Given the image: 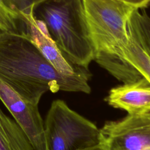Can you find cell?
Wrapping results in <instances>:
<instances>
[{
  "instance_id": "obj_1",
  "label": "cell",
  "mask_w": 150,
  "mask_h": 150,
  "mask_svg": "<svg viewBox=\"0 0 150 150\" xmlns=\"http://www.w3.org/2000/svg\"><path fill=\"white\" fill-rule=\"evenodd\" d=\"M91 76L88 68L77 66L73 74H61L34 46L26 33H0V79L28 101L38 105L48 91L90 94Z\"/></svg>"
},
{
  "instance_id": "obj_2",
  "label": "cell",
  "mask_w": 150,
  "mask_h": 150,
  "mask_svg": "<svg viewBox=\"0 0 150 150\" xmlns=\"http://www.w3.org/2000/svg\"><path fill=\"white\" fill-rule=\"evenodd\" d=\"M43 21L66 60L74 66L88 68L94 60L83 9V0H43Z\"/></svg>"
},
{
  "instance_id": "obj_3",
  "label": "cell",
  "mask_w": 150,
  "mask_h": 150,
  "mask_svg": "<svg viewBox=\"0 0 150 150\" xmlns=\"http://www.w3.org/2000/svg\"><path fill=\"white\" fill-rule=\"evenodd\" d=\"M84 17L97 54H114L127 42V21L137 9L121 0H83Z\"/></svg>"
},
{
  "instance_id": "obj_4",
  "label": "cell",
  "mask_w": 150,
  "mask_h": 150,
  "mask_svg": "<svg viewBox=\"0 0 150 150\" xmlns=\"http://www.w3.org/2000/svg\"><path fill=\"white\" fill-rule=\"evenodd\" d=\"M46 150H81L100 143V129L62 100H54L44 121Z\"/></svg>"
},
{
  "instance_id": "obj_5",
  "label": "cell",
  "mask_w": 150,
  "mask_h": 150,
  "mask_svg": "<svg viewBox=\"0 0 150 150\" xmlns=\"http://www.w3.org/2000/svg\"><path fill=\"white\" fill-rule=\"evenodd\" d=\"M99 129L106 150H150V111L107 121Z\"/></svg>"
},
{
  "instance_id": "obj_6",
  "label": "cell",
  "mask_w": 150,
  "mask_h": 150,
  "mask_svg": "<svg viewBox=\"0 0 150 150\" xmlns=\"http://www.w3.org/2000/svg\"><path fill=\"white\" fill-rule=\"evenodd\" d=\"M0 100L23 131L34 150H46L44 121L38 105L23 99L1 79Z\"/></svg>"
},
{
  "instance_id": "obj_7",
  "label": "cell",
  "mask_w": 150,
  "mask_h": 150,
  "mask_svg": "<svg viewBox=\"0 0 150 150\" xmlns=\"http://www.w3.org/2000/svg\"><path fill=\"white\" fill-rule=\"evenodd\" d=\"M33 11L22 16L26 27V33L30 40L45 58L60 73L71 75L74 72V66L64 57L49 32L46 23L35 18Z\"/></svg>"
},
{
  "instance_id": "obj_8",
  "label": "cell",
  "mask_w": 150,
  "mask_h": 150,
  "mask_svg": "<svg viewBox=\"0 0 150 150\" xmlns=\"http://www.w3.org/2000/svg\"><path fill=\"white\" fill-rule=\"evenodd\" d=\"M108 105L129 114L150 111V82L145 78L112 88L105 98Z\"/></svg>"
},
{
  "instance_id": "obj_9",
  "label": "cell",
  "mask_w": 150,
  "mask_h": 150,
  "mask_svg": "<svg viewBox=\"0 0 150 150\" xmlns=\"http://www.w3.org/2000/svg\"><path fill=\"white\" fill-rule=\"evenodd\" d=\"M0 150H34L18 123L6 115L0 107Z\"/></svg>"
},
{
  "instance_id": "obj_10",
  "label": "cell",
  "mask_w": 150,
  "mask_h": 150,
  "mask_svg": "<svg viewBox=\"0 0 150 150\" xmlns=\"http://www.w3.org/2000/svg\"><path fill=\"white\" fill-rule=\"evenodd\" d=\"M36 0H0V30L16 32L22 16L34 10Z\"/></svg>"
},
{
  "instance_id": "obj_11",
  "label": "cell",
  "mask_w": 150,
  "mask_h": 150,
  "mask_svg": "<svg viewBox=\"0 0 150 150\" xmlns=\"http://www.w3.org/2000/svg\"><path fill=\"white\" fill-rule=\"evenodd\" d=\"M150 82V56L128 33V40L115 52Z\"/></svg>"
},
{
  "instance_id": "obj_12",
  "label": "cell",
  "mask_w": 150,
  "mask_h": 150,
  "mask_svg": "<svg viewBox=\"0 0 150 150\" xmlns=\"http://www.w3.org/2000/svg\"><path fill=\"white\" fill-rule=\"evenodd\" d=\"M128 33L150 56V17L145 11L135 9L127 21Z\"/></svg>"
},
{
  "instance_id": "obj_13",
  "label": "cell",
  "mask_w": 150,
  "mask_h": 150,
  "mask_svg": "<svg viewBox=\"0 0 150 150\" xmlns=\"http://www.w3.org/2000/svg\"><path fill=\"white\" fill-rule=\"evenodd\" d=\"M43 0H37V6L40 5ZM137 9H144L150 5V0H121Z\"/></svg>"
},
{
  "instance_id": "obj_14",
  "label": "cell",
  "mask_w": 150,
  "mask_h": 150,
  "mask_svg": "<svg viewBox=\"0 0 150 150\" xmlns=\"http://www.w3.org/2000/svg\"><path fill=\"white\" fill-rule=\"evenodd\" d=\"M81 150H106L101 144H98L97 145H96L94 146L87 148H85L84 149H81Z\"/></svg>"
}]
</instances>
